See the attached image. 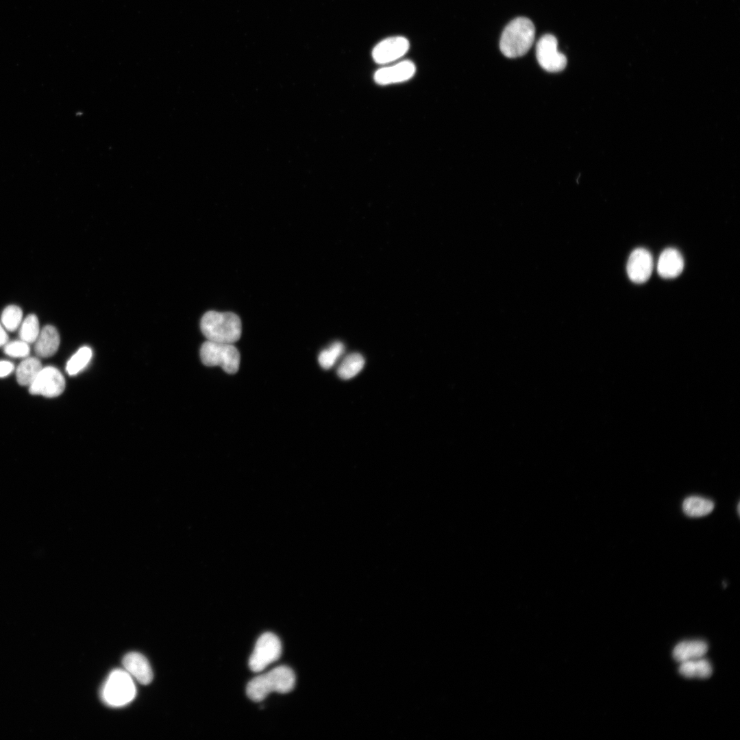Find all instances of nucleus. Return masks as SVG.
<instances>
[{"instance_id": "1", "label": "nucleus", "mask_w": 740, "mask_h": 740, "mask_svg": "<svg viewBox=\"0 0 740 740\" xmlns=\"http://www.w3.org/2000/svg\"><path fill=\"white\" fill-rule=\"evenodd\" d=\"M200 328L208 341L233 344L241 337V321L232 312H206L200 321Z\"/></svg>"}, {"instance_id": "2", "label": "nucleus", "mask_w": 740, "mask_h": 740, "mask_svg": "<svg viewBox=\"0 0 740 740\" xmlns=\"http://www.w3.org/2000/svg\"><path fill=\"white\" fill-rule=\"evenodd\" d=\"M295 684L293 671L282 665L251 679L247 685L246 693L249 699L257 702L263 700L271 692L288 693L293 689Z\"/></svg>"}, {"instance_id": "3", "label": "nucleus", "mask_w": 740, "mask_h": 740, "mask_svg": "<svg viewBox=\"0 0 740 740\" xmlns=\"http://www.w3.org/2000/svg\"><path fill=\"white\" fill-rule=\"evenodd\" d=\"M534 36L535 27L529 18H516L506 26L502 34L500 50L509 58L522 56L530 49Z\"/></svg>"}, {"instance_id": "4", "label": "nucleus", "mask_w": 740, "mask_h": 740, "mask_svg": "<svg viewBox=\"0 0 740 740\" xmlns=\"http://www.w3.org/2000/svg\"><path fill=\"white\" fill-rule=\"evenodd\" d=\"M200 358L204 365L219 366L230 374L239 369L240 354L233 344L207 341L201 347Z\"/></svg>"}, {"instance_id": "5", "label": "nucleus", "mask_w": 740, "mask_h": 740, "mask_svg": "<svg viewBox=\"0 0 740 740\" xmlns=\"http://www.w3.org/2000/svg\"><path fill=\"white\" fill-rule=\"evenodd\" d=\"M135 695L136 687L131 676L122 669L114 670L110 674L102 691L104 701L113 706L127 704Z\"/></svg>"}, {"instance_id": "6", "label": "nucleus", "mask_w": 740, "mask_h": 740, "mask_svg": "<svg viewBox=\"0 0 740 740\" xmlns=\"http://www.w3.org/2000/svg\"><path fill=\"white\" fill-rule=\"evenodd\" d=\"M282 645L279 638L271 632L262 634L257 640L249 659V667L254 672L262 671L280 657Z\"/></svg>"}, {"instance_id": "7", "label": "nucleus", "mask_w": 740, "mask_h": 740, "mask_svg": "<svg viewBox=\"0 0 740 740\" xmlns=\"http://www.w3.org/2000/svg\"><path fill=\"white\" fill-rule=\"evenodd\" d=\"M558 42L552 34L543 36L536 46V59L540 66L549 72L563 71L567 65L565 56L557 49Z\"/></svg>"}, {"instance_id": "8", "label": "nucleus", "mask_w": 740, "mask_h": 740, "mask_svg": "<svg viewBox=\"0 0 740 740\" xmlns=\"http://www.w3.org/2000/svg\"><path fill=\"white\" fill-rule=\"evenodd\" d=\"M64 388L65 380L62 374L57 368L49 366L42 368L29 386V391L32 395L55 397L62 394Z\"/></svg>"}, {"instance_id": "9", "label": "nucleus", "mask_w": 740, "mask_h": 740, "mask_svg": "<svg viewBox=\"0 0 740 740\" xmlns=\"http://www.w3.org/2000/svg\"><path fill=\"white\" fill-rule=\"evenodd\" d=\"M627 273L630 280L637 284L645 282L653 270V258L647 249H635L627 262Z\"/></svg>"}, {"instance_id": "10", "label": "nucleus", "mask_w": 740, "mask_h": 740, "mask_svg": "<svg viewBox=\"0 0 740 740\" xmlns=\"http://www.w3.org/2000/svg\"><path fill=\"white\" fill-rule=\"evenodd\" d=\"M408 40L402 36L388 38L373 49L372 56L378 64H387L402 57L409 49Z\"/></svg>"}, {"instance_id": "11", "label": "nucleus", "mask_w": 740, "mask_h": 740, "mask_svg": "<svg viewBox=\"0 0 740 740\" xmlns=\"http://www.w3.org/2000/svg\"><path fill=\"white\" fill-rule=\"evenodd\" d=\"M415 64L408 60L378 69L374 74L375 82L380 85L399 83L410 79L415 73Z\"/></svg>"}, {"instance_id": "12", "label": "nucleus", "mask_w": 740, "mask_h": 740, "mask_svg": "<svg viewBox=\"0 0 740 740\" xmlns=\"http://www.w3.org/2000/svg\"><path fill=\"white\" fill-rule=\"evenodd\" d=\"M125 671L143 684H149L153 678V673L147 658L138 652H130L123 658Z\"/></svg>"}, {"instance_id": "13", "label": "nucleus", "mask_w": 740, "mask_h": 740, "mask_svg": "<svg viewBox=\"0 0 740 740\" xmlns=\"http://www.w3.org/2000/svg\"><path fill=\"white\" fill-rule=\"evenodd\" d=\"M684 268V260L681 254L674 248L665 249L659 256L657 271L661 277L665 279L678 276Z\"/></svg>"}, {"instance_id": "14", "label": "nucleus", "mask_w": 740, "mask_h": 740, "mask_svg": "<svg viewBox=\"0 0 740 740\" xmlns=\"http://www.w3.org/2000/svg\"><path fill=\"white\" fill-rule=\"evenodd\" d=\"M34 343V350L38 356L50 357L57 352L59 347L58 332L55 327L47 325L40 330Z\"/></svg>"}, {"instance_id": "15", "label": "nucleus", "mask_w": 740, "mask_h": 740, "mask_svg": "<svg viewBox=\"0 0 740 740\" xmlns=\"http://www.w3.org/2000/svg\"><path fill=\"white\" fill-rule=\"evenodd\" d=\"M708 650L707 643L702 640L684 641L678 643L674 648L673 658L678 662L702 658Z\"/></svg>"}, {"instance_id": "16", "label": "nucleus", "mask_w": 740, "mask_h": 740, "mask_svg": "<svg viewBox=\"0 0 740 740\" xmlns=\"http://www.w3.org/2000/svg\"><path fill=\"white\" fill-rule=\"evenodd\" d=\"M680 675L686 678H707L713 672L710 662L702 658L680 663L678 668Z\"/></svg>"}, {"instance_id": "17", "label": "nucleus", "mask_w": 740, "mask_h": 740, "mask_svg": "<svg viewBox=\"0 0 740 740\" xmlns=\"http://www.w3.org/2000/svg\"><path fill=\"white\" fill-rule=\"evenodd\" d=\"M713 501L700 496H689L682 502L683 512L691 517L707 515L713 511Z\"/></svg>"}, {"instance_id": "18", "label": "nucleus", "mask_w": 740, "mask_h": 740, "mask_svg": "<svg viewBox=\"0 0 740 740\" xmlns=\"http://www.w3.org/2000/svg\"><path fill=\"white\" fill-rule=\"evenodd\" d=\"M42 367L40 361L33 357L23 360L16 369V380L22 386H29L35 380Z\"/></svg>"}, {"instance_id": "19", "label": "nucleus", "mask_w": 740, "mask_h": 740, "mask_svg": "<svg viewBox=\"0 0 740 740\" xmlns=\"http://www.w3.org/2000/svg\"><path fill=\"white\" fill-rule=\"evenodd\" d=\"M364 365L363 356L358 353H352L347 355L340 364L337 374L342 379H351L362 369Z\"/></svg>"}, {"instance_id": "20", "label": "nucleus", "mask_w": 740, "mask_h": 740, "mask_svg": "<svg viewBox=\"0 0 740 740\" xmlns=\"http://www.w3.org/2000/svg\"><path fill=\"white\" fill-rule=\"evenodd\" d=\"M92 349L87 346L79 348L68 360L66 370L69 375H74L83 370L92 358Z\"/></svg>"}, {"instance_id": "21", "label": "nucleus", "mask_w": 740, "mask_h": 740, "mask_svg": "<svg viewBox=\"0 0 740 740\" xmlns=\"http://www.w3.org/2000/svg\"><path fill=\"white\" fill-rule=\"evenodd\" d=\"M40 330L37 317L34 314L27 316L20 325L19 337L21 340L29 343L36 341Z\"/></svg>"}, {"instance_id": "22", "label": "nucleus", "mask_w": 740, "mask_h": 740, "mask_svg": "<svg viewBox=\"0 0 740 740\" xmlns=\"http://www.w3.org/2000/svg\"><path fill=\"white\" fill-rule=\"evenodd\" d=\"M344 350L345 347L341 342H334L328 348L320 352L318 357L320 366L324 369H330L343 354Z\"/></svg>"}, {"instance_id": "23", "label": "nucleus", "mask_w": 740, "mask_h": 740, "mask_svg": "<svg viewBox=\"0 0 740 740\" xmlns=\"http://www.w3.org/2000/svg\"><path fill=\"white\" fill-rule=\"evenodd\" d=\"M1 320L5 330L13 332L18 329L22 323V310L15 305L8 306L2 312Z\"/></svg>"}, {"instance_id": "24", "label": "nucleus", "mask_w": 740, "mask_h": 740, "mask_svg": "<svg viewBox=\"0 0 740 740\" xmlns=\"http://www.w3.org/2000/svg\"><path fill=\"white\" fill-rule=\"evenodd\" d=\"M4 353L11 357L23 358L29 354V344L22 340L8 342L4 345Z\"/></svg>"}, {"instance_id": "25", "label": "nucleus", "mask_w": 740, "mask_h": 740, "mask_svg": "<svg viewBox=\"0 0 740 740\" xmlns=\"http://www.w3.org/2000/svg\"><path fill=\"white\" fill-rule=\"evenodd\" d=\"M14 369V365L6 360L0 361V378L8 375Z\"/></svg>"}, {"instance_id": "26", "label": "nucleus", "mask_w": 740, "mask_h": 740, "mask_svg": "<svg viewBox=\"0 0 740 740\" xmlns=\"http://www.w3.org/2000/svg\"><path fill=\"white\" fill-rule=\"evenodd\" d=\"M3 325L0 323V347L4 346L8 342V336Z\"/></svg>"}, {"instance_id": "27", "label": "nucleus", "mask_w": 740, "mask_h": 740, "mask_svg": "<svg viewBox=\"0 0 740 740\" xmlns=\"http://www.w3.org/2000/svg\"><path fill=\"white\" fill-rule=\"evenodd\" d=\"M737 512H738V513H739V504H738V505H737Z\"/></svg>"}]
</instances>
